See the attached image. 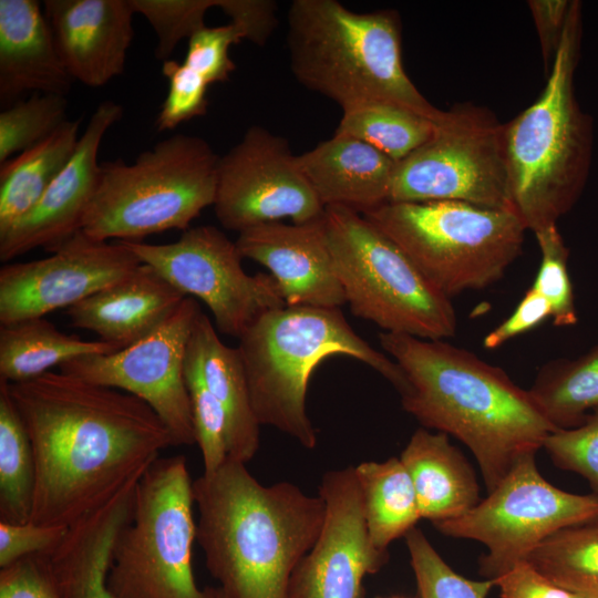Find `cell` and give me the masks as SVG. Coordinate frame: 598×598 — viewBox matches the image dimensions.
I'll return each instance as SVG.
<instances>
[{"label":"cell","mask_w":598,"mask_h":598,"mask_svg":"<svg viewBox=\"0 0 598 598\" xmlns=\"http://www.w3.org/2000/svg\"><path fill=\"white\" fill-rule=\"evenodd\" d=\"M8 385L34 454L35 524L72 526L174 446L158 415L133 394L61 371Z\"/></svg>","instance_id":"cell-1"},{"label":"cell","mask_w":598,"mask_h":598,"mask_svg":"<svg viewBox=\"0 0 598 598\" xmlns=\"http://www.w3.org/2000/svg\"><path fill=\"white\" fill-rule=\"evenodd\" d=\"M379 340L406 377L403 409L424 427L465 444L487 493L556 431L528 390L471 351L403 333L382 332Z\"/></svg>","instance_id":"cell-2"},{"label":"cell","mask_w":598,"mask_h":598,"mask_svg":"<svg viewBox=\"0 0 598 598\" xmlns=\"http://www.w3.org/2000/svg\"><path fill=\"white\" fill-rule=\"evenodd\" d=\"M193 491L196 540L225 598H290L291 576L323 524L320 495L289 482L262 485L230 458Z\"/></svg>","instance_id":"cell-3"},{"label":"cell","mask_w":598,"mask_h":598,"mask_svg":"<svg viewBox=\"0 0 598 598\" xmlns=\"http://www.w3.org/2000/svg\"><path fill=\"white\" fill-rule=\"evenodd\" d=\"M581 2L571 0L561 41L537 100L504 124L511 209L534 234L557 225L586 186L594 148L592 118L576 97L582 38Z\"/></svg>","instance_id":"cell-4"},{"label":"cell","mask_w":598,"mask_h":598,"mask_svg":"<svg viewBox=\"0 0 598 598\" xmlns=\"http://www.w3.org/2000/svg\"><path fill=\"white\" fill-rule=\"evenodd\" d=\"M287 27L293 76L342 111L382 102L435 123L444 118L445 111L426 100L404 70L396 11L362 13L337 0H293Z\"/></svg>","instance_id":"cell-5"},{"label":"cell","mask_w":598,"mask_h":598,"mask_svg":"<svg viewBox=\"0 0 598 598\" xmlns=\"http://www.w3.org/2000/svg\"><path fill=\"white\" fill-rule=\"evenodd\" d=\"M240 354L256 417L312 450L317 431L307 413L315 369L328 357H352L386 379L401 394L408 380L391 358L363 340L340 308L289 307L259 317L239 338Z\"/></svg>","instance_id":"cell-6"},{"label":"cell","mask_w":598,"mask_h":598,"mask_svg":"<svg viewBox=\"0 0 598 598\" xmlns=\"http://www.w3.org/2000/svg\"><path fill=\"white\" fill-rule=\"evenodd\" d=\"M219 157L204 138L179 133L132 163L122 158L101 163L81 230L100 241H138L169 229H188L214 205Z\"/></svg>","instance_id":"cell-7"},{"label":"cell","mask_w":598,"mask_h":598,"mask_svg":"<svg viewBox=\"0 0 598 598\" xmlns=\"http://www.w3.org/2000/svg\"><path fill=\"white\" fill-rule=\"evenodd\" d=\"M361 215L450 299L497 282L527 230L509 209L457 200L385 203Z\"/></svg>","instance_id":"cell-8"},{"label":"cell","mask_w":598,"mask_h":598,"mask_svg":"<svg viewBox=\"0 0 598 598\" xmlns=\"http://www.w3.org/2000/svg\"><path fill=\"white\" fill-rule=\"evenodd\" d=\"M186 457H158L135 486L133 514L118 533L106 576L112 598H212L193 570L197 535Z\"/></svg>","instance_id":"cell-9"},{"label":"cell","mask_w":598,"mask_h":598,"mask_svg":"<svg viewBox=\"0 0 598 598\" xmlns=\"http://www.w3.org/2000/svg\"><path fill=\"white\" fill-rule=\"evenodd\" d=\"M334 272L352 313L384 332L444 340L456 331L451 299L441 293L402 249L361 214L324 208Z\"/></svg>","instance_id":"cell-10"},{"label":"cell","mask_w":598,"mask_h":598,"mask_svg":"<svg viewBox=\"0 0 598 598\" xmlns=\"http://www.w3.org/2000/svg\"><path fill=\"white\" fill-rule=\"evenodd\" d=\"M503 130L484 106L453 105L432 137L396 162L389 203L457 200L512 210Z\"/></svg>","instance_id":"cell-11"},{"label":"cell","mask_w":598,"mask_h":598,"mask_svg":"<svg viewBox=\"0 0 598 598\" xmlns=\"http://www.w3.org/2000/svg\"><path fill=\"white\" fill-rule=\"evenodd\" d=\"M595 520L598 495L556 487L539 473L535 455H528L470 512L433 525L443 535L485 545L480 573L495 579L556 532Z\"/></svg>","instance_id":"cell-12"},{"label":"cell","mask_w":598,"mask_h":598,"mask_svg":"<svg viewBox=\"0 0 598 598\" xmlns=\"http://www.w3.org/2000/svg\"><path fill=\"white\" fill-rule=\"evenodd\" d=\"M124 243L183 295L204 301L220 333L239 339L264 313L286 306L272 276L248 275L236 241L214 226L188 228L168 244Z\"/></svg>","instance_id":"cell-13"},{"label":"cell","mask_w":598,"mask_h":598,"mask_svg":"<svg viewBox=\"0 0 598 598\" xmlns=\"http://www.w3.org/2000/svg\"><path fill=\"white\" fill-rule=\"evenodd\" d=\"M200 308L186 297L155 330L127 348L83 355L60 371L86 382L122 390L148 404L169 431L174 446L193 445L196 434L185 381V359Z\"/></svg>","instance_id":"cell-14"},{"label":"cell","mask_w":598,"mask_h":598,"mask_svg":"<svg viewBox=\"0 0 598 598\" xmlns=\"http://www.w3.org/2000/svg\"><path fill=\"white\" fill-rule=\"evenodd\" d=\"M213 206L220 225L238 234L285 218L308 223L326 208L288 141L259 125L219 157Z\"/></svg>","instance_id":"cell-15"},{"label":"cell","mask_w":598,"mask_h":598,"mask_svg":"<svg viewBox=\"0 0 598 598\" xmlns=\"http://www.w3.org/2000/svg\"><path fill=\"white\" fill-rule=\"evenodd\" d=\"M50 252L45 258L1 267L0 324L68 309L142 264L124 241L95 240L82 230Z\"/></svg>","instance_id":"cell-16"},{"label":"cell","mask_w":598,"mask_h":598,"mask_svg":"<svg viewBox=\"0 0 598 598\" xmlns=\"http://www.w3.org/2000/svg\"><path fill=\"white\" fill-rule=\"evenodd\" d=\"M319 495L324 504L320 534L296 567L290 598H364L363 579L388 561L372 545L354 466L328 471Z\"/></svg>","instance_id":"cell-17"},{"label":"cell","mask_w":598,"mask_h":598,"mask_svg":"<svg viewBox=\"0 0 598 598\" xmlns=\"http://www.w3.org/2000/svg\"><path fill=\"white\" fill-rule=\"evenodd\" d=\"M121 104H99L80 136L75 152L43 196L22 219L0 234V260L4 264L43 247L51 251L81 230L84 214L101 175L97 161L106 132L121 120Z\"/></svg>","instance_id":"cell-18"},{"label":"cell","mask_w":598,"mask_h":598,"mask_svg":"<svg viewBox=\"0 0 598 598\" xmlns=\"http://www.w3.org/2000/svg\"><path fill=\"white\" fill-rule=\"evenodd\" d=\"M243 258L265 266L286 306L340 308L346 302L334 272L323 215L303 224H261L239 233Z\"/></svg>","instance_id":"cell-19"},{"label":"cell","mask_w":598,"mask_h":598,"mask_svg":"<svg viewBox=\"0 0 598 598\" xmlns=\"http://www.w3.org/2000/svg\"><path fill=\"white\" fill-rule=\"evenodd\" d=\"M43 11L71 78L101 87L121 75L133 40L130 0H45Z\"/></svg>","instance_id":"cell-20"},{"label":"cell","mask_w":598,"mask_h":598,"mask_svg":"<svg viewBox=\"0 0 598 598\" xmlns=\"http://www.w3.org/2000/svg\"><path fill=\"white\" fill-rule=\"evenodd\" d=\"M72 81L40 3L0 0L1 106L8 107L28 93L66 96Z\"/></svg>","instance_id":"cell-21"},{"label":"cell","mask_w":598,"mask_h":598,"mask_svg":"<svg viewBox=\"0 0 598 598\" xmlns=\"http://www.w3.org/2000/svg\"><path fill=\"white\" fill-rule=\"evenodd\" d=\"M186 298L153 267L141 264L117 282L66 309L73 327L96 333L116 351L137 342Z\"/></svg>","instance_id":"cell-22"},{"label":"cell","mask_w":598,"mask_h":598,"mask_svg":"<svg viewBox=\"0 0 598 598\" xmlns=\"http://www.w3.org/2000/svg\"><path fill=\"white\" fill-rule=\"evenodd\" d=\"M298 163L324 207L364 214L390 200L396 162L362 141L333 134Z\"/></svg>","instance_id":"cell-23"},{"label":"cell","mask_w":598,"mask_h":598,"mask_svg":"<svg viewBox=\"0 0 598 598\" xmlns=\"http://www.w3.org/2000/svg\"><path fill=\"white\" fill-rule=\"evenodd\" d=\"M133 507L134 491L126 486L70 526L61 544L47 554L63 598H112L106 587L112 550Z\"/></svg>","instance_id":"cell-24"},{"label":"cell","mask_w":598,"mask_h":598,"mask_svg":"<svg viewBox=\"0 0 598 598\" xmlns=\"http://www.w3.org/2000/svg\"><path fill=\"white\" fill-rule=\"evenodd\" d=\"M186 355L220 404L226 420L228 458L247 464L259 447L256 417L247 377L237 348L226 346L216 327L200 310L187 344Z\"/></svg>","instance_id":"cell-25"},{"label":"cell","mask_w":598,"mask_h":598,"mask_svg":"<svg viewBox=\"0 0 598 598\" xmlns=\"http://www.w3.org/2000/svg\"><path fill=\"white\" fill-rule=\"evenodd\" d=\"M400 460L411 477L421 518L433 524L454 519L481 502L475 471L447 434L416 430Z\"/></svg>","instance_id":"cell-26"},{"label":"cell","mask_w":598,"mask_h":598,"mask_svg":"<svg viewBox=\"0 0 598 598\" xmlns=\"http://www.w3.org/2000/svg\"><path fill=\"white\" fill-rule=\"evenodd\" d=\"M81 120H66L50 136L0 165V234L28 215L76 150Z\"/></svg>","instance_id":"cell-27"},{"label":"cell","mask_w":598,"mask_h":598,"mask_svg":"<svg viewBox=\"0 0 598 598\" xmlns=\"http://www.w3.org/2000/svg\"><path fill=\"white\" fill-rule=\"evenodd\" d=\"M113 351L101 340L85 341L66 334L44 317L0 324V379L24 382L72 359Z\"/></svg>","instance_id":"cell-28"},{"label":"cell","mask_w":598,"mask_h":598,"mask_svg":"<svg viewBox=\"0 0 598 598\" xmlns=\"http://www.w3.org/2000/svg\"><path fill=\"white\" fill-rule=\"evenodd\" d=\"M354 471L370 540L375 549L388 551L421 518L411 477L398 457L363 462Z\"/></svg>","instance_id":"cell-29"},{"label":"cell","mask_w":598,"mask_h":598,"mask_svg":"<svg viewBox=\"0 0 598 598\" xmlns=\"http://www.w3.org/2000/svg\"><path fill=\"white\" fill-rule=\"evenodd\" d=\"M528 392L556 430L579 425L598 408V343L577 358L546 362Z\"/></svg>","instance_id":"cell-30"},{"label":"cell","mask_w":598,"mask_h":598,"mask_svg":"<svg viewBox=\"0 0 598 598\" xmlns=\"http://www.w3.org/2000/svg\"><path fill=\"white\" fill-rule=\"evenodd\" d=\"M37 483L32 445L11 398L0 379V522L31 520Z\"/></svg>","instance_id":"cell-31"},{"label":"cell","mask_w":598,"mask_h":598,"mask_svg":"<svg viewBox=\"0 0 598 598\" xmlns=\"http://www.w3.org/2000/svg\"><path fill=\"white\" fill-rule=\"evenodd\" d=\"M526 560L557 586L598 598V520L556 532Z\"/></svg>","instance_id":"cell-32"},{"label":"cell","mask_w":598,"mask_h":598,"mask_svg":"<svg viewBox=\"0 0 598 598\" xmlns=\"http://www.w3.org/2000/svg\"><path fill=\"white\" fill-rule=\"evenodd\" d=\"M435 122L391 103H369L342 111L333 134L350 136L400 162L427 142Z\"/></svg>","instance_id":"cell-33"},{"label":"cell","mask_w":598,"mask_h":598,"mask_svg":"<svg viewBox=\"0 0 598 598\" xmlns=\"http://www.w3.org/2000/svg\"><path fill=\"white\" fill-rule=\"evenodd\" d=\"M68 100L59 94H31L0 113V164L40 143L68 118Z\"/></svg>","instance_id":"cell-34"},{"label":"cell","mask_w":598,"mask_h":598,"mask_svg":"<svg viewBox=\"0 0 598 598\" xmlns=\"http://www.w3.org/2000/svg\"><path fill=\"white\" fill-rule=\"evenodd\" d=\"M404 537L420 598H486L495 586L493 579L471 580L455 573L420 529Z\"/></svg>","instance_id":"cell-35"},{"label":"cell","mask_w":598,"mask_h":598,"mask_svg":"<svg viewBox=\"0 0 598 598\" xmlns=\"http://www.w3.org/2000/svg\"><path fill=\"white\" fill-rule=\"evenodd\" d=\"M535 237L542 258L532 287L549 303L554 326H575L578 312L568 271L569 249L557 225L535 233Z\"/></svg>","instance_id":"cell-36"},{"label":"cell","mask_w":598,"mask_h":598,"mask_svg":"<svg viewBox=\"0 0 598 598\" xmlns=\"http://www.w3.org/2000/svg\"><path fill=\"white\" fill-rule=\"evenodd\" d=\"M135 13L152 25L157 44L155 56L163 62L171 59L176 45L205 28L206 12L218 6V0H130Z\"/></svg>","instance_id":"cell-37"},{"label":"cell","mask_w":598,"mask_h":598,"mask_svg":"<svg viewBox=\"0 0 598 598\" xmlns=\"http://www.w3.org/2000/svg\"><path fill=\"white\" fill-rule=\"evenodd\" d=\"M185 381L189 394L196 443L202 452L204 473L218 470L228 458L224 411L206 386L196 364L185 359Z\"/></svg>","instance_id":"cell-38"},{"label":"cell","mask_w":598,"mask_h":598,"mask_svg":"<svg viewBox=\"0 0 598 598\" xmlns=\"http://www.w3.org/2000/svg\"><path fill=\"white\" fill-rule=\"evenodd\" d=\"M543 448L556 466L581 475L598 495V408L579 425L551 432Z\"/></svg>","instance_id":"cell-39"},{"label":"cell","mask_w":598,"mask_h":598,"mask_svg":"<svg viewBox=\"0 0 598 598\" xmlns=\"http://www.w3.org/2000/svg\"><path fill=\"white\" fill-rule=\"evenodd\" d=\"M162 74L168 81V92L157 114L158 132L173 131L179 124L206 114L209 84L183 62H163Z\"/></svg>","instance_id":"cell-40"},{"label":"cell","mask_w":598,"mask_h":598,"mask_svg":"<svg viewBox=\"0 0 598 598\" xmlns=\"http://www.w3.org/2000/svg\"><path fill=\"white\" fill-rule=\"evenodd\" d=\"M241 40H245L243 31L231 22L219 27H205L188 39L183 63L209 85L225 82L236 69L229 48Z\"/></svg>","instance_id":"cell-41"},{"label":"cell","mask_w":598,"mask_h":598,"mask_svg":"<svg viewBox=\"0 0 598 598\" xmlns=\"http://www.w3.org/2000/svg\"><path fill=\"white\" fill-rule=\"evenodd\" d=\"M0 598H63L49 556L31 555L0 568Z\"/></svg>","instance_id":"cell-42"},{"label":"cell","mask_w":598,"mask_h":598,"mask_svg":"<svg viewBox=\"0 0 598 598\" xmlns=\"http://www.w3.org/2000/svg\"><path fill=\"white\" fill-rule=\"evenodd\" d=\"M69 527L44 526L33 522H0V568L23 557L50 554L64 539Z\"/></svg>","instance_id":"cell-43"},{"label":"cell","mask_w":598,"mask_h":598,"mask_svg":"<svg viewBox=\"0 0 598 598\" xmlns=\"http://www.w3.org/2000/svg\"><path fill=\"white\" fill-rule=\"evenodd\" d=\"M217 8L240 28L245 40L260 47L266 44L278 23L277 3L272 0H218Z\"/></svg>","instance_id":"cell-44"},{"label":"cell","mask_w":598,"mask_h":598,"mask_svg":"<svg viewBox=\"0 0 598 598\" xmlns=\"http://www.w3.org/2000/svg\"><path fill=\"white\" fill-rule=\"evenodd\" d=\"M550 315L547 300L530 286L512 315L484 337L483 347L487 350L497 349L538 327Z\"/></svg>","instance_id":"cell-45"},{"label":"cell","mask_w":598,"mask_h":598,"mask_svg":"<svg viewBox=\"0 0 598 598\" xmlns=\"http://www.w3.org/2000/svg\"><path fill=\"white\" fill-rule=\"evenodd\" d=\"M501 598H582L568 591L523 560L493 579Z\"/></svg>","instance_id":"cell-46"},{"label":"cell","mask_w":598,"mask_h":598,"mask_svg":"<svg viewBox=\"0 0 598 598\" xmlns=\"http://www.w3.org/2000/svg\"><path fill=\"white\" fill-rule=\"evenodd\" d=\"M527 6L534 20L547 75L561 41L571 0H530Z\"/></svg>","instance_id":"cell-47"},{"label":"cell","mask_w":598,"mask_h":598,"mask_svg":"<svg viewBox=\"0 0 598 598\" xmlns=\"http://www.w3.org/2000/svg\"><path fill=\"white\" fill-rule=\"evenodd\" d=\"M212 598H225V596L218 587H212Z\"/></svg>","instance_id":"cell-48"},{"label":"cell","mask_w":598,"mask_h":598,"mask_svg":"<svg viewBox=\"0 0 598 598\" xmlns=\"http://www.w3.org/2000/svg\"><path fill=\"white\" fill-rule=\"evenodd\" d=\"M393 598H400V597H393Z\"/></svg>","instance_id":"cell-49"}]
</instances>
